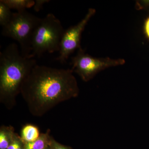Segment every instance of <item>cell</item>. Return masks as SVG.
<instances>
[{
	"label": "cell",
	"instance_id": "obj_1",
	"mask_svg": "<svg viewBox=\"0 0 149 149\" xmlns=\"http://www.w3.org/2000/svg\"><path fill=\"white\" fill-rule=\"evenodd\" d=\"M71 69L36 65L24 79L20 93L32 115L42 116L63 102L79 95L77 80Z\"/></svg>",
	"mask_w": 149,
	"mask_h": 149
},
{
	"label": "cell",
	"instance_id": "obj_2",
	"mask_svg": "<svg viewBox=\"0 0 149 149\" xmlns=\"http://www.w3.org/2000/svg\"><path fill=\"white\" fill-rule=\"evenodd\" d=\"M34 58L22 55L15 43L10 44L0 52V98L13 101L20 93L22 83L37 65Z\"/></svg>",
	"mask_w": 149,
	"mask_h": 149
},
{
	"label": "cell",
	"instance_id": "obj_3",
	"mask_svg": "<svg viewBox=\"0 0 149 149\" xmlns=\"http://www.w3.org/2000/svg\"><path fill=\"white\" fill-rule=\"evenodd\" d=\"M65 29L61 22L53 14L41 19L32 37V51L29 58L40 57L46 52H59Z\"/></svg>",
	"mask_w": 149,
	"mask_h": 149
},
{
	"label": "cell",
	"instance_id": "obj_4",
	"mask_svg": "<svg viewBox=\"0 0 149 149\" xmlns=\"http://www.w3.org/2000/svg\"><path fill=\"white\" fill-rule=\"evenodd\" d=\"M41 19L26 10L13 13L9 23L3 27L2 35L17 41L22 55L29 58L32 37Z\"/></svg>",
	"mask_w": 149,
	"mask_h": 149
},
{
	"label": "cell",
	"instance_id": "obj_5",
	"mask_svg": "<svg viewBox=\"0 0 149 149\" xmlns=\"http://www.w3.org/2000/svg\"><path fill=\"white\" fill-rule=\"evenodd\" d=\"M125 63V60L122 58L94 57L86 53L81 48L77 50L76 55L71 59V70L83 81L88 82L100 71L113 67L123 65Z\"/></svg>",
	"mask_w": 149,
	"mask_h": 149
},
{
	"label": "cell",
	"instance_id": "obj_6",
	"mask_svg": "<svg viewBox=\"0 0 149 149\" xmlns=\"http://www.w3.org/2000/svg\"><path fill=\"white\" fill-rule=\"evenodd\" d=\"M96 12L95 9L89 8L84 18L79 23L65 30L61 42L59 55L56 58L61 63H66L71 54L76 50L82 48L81 40L82 33Z\"/></svg>",
	"mask_w": 149,
	"mask_h": 149
},
{
	"label": "cell",
	"instance_id": "obj_7",
	"mask_svg": "<svg viewBox=\"0 0 149 149\" xmlns=\"http://www.w3.org/2000/svg\"><path fill=\"white\" fill-rule=\"evenodd\" d=\"M40 135L37 127L32 124H27L22 129L20 137L25 144L36 141L40 137Z\"/></svg>",
	"mask_w": 149,
	"mask_h": 149
},
{
	"label": "cell",
	"instance_id": "obj_8",
	"mask_svg": "<svg viewBox=\"0 0 149 149\" xmlns=\"http://www.w3.org/2000/svg\"><path fill=\"white\" fill-rule=\"evenodd\" d=\"M49 133L50 130H48L46 133L41 134L36 141L24 144V149H45L49 146L52 138Z\"/></svg>",
	"mask_w": 149,
	"mask_h": 149
},
{
	"label": "cell",
	"instance_id": "obj_9",
	"mask_svg": "<svg viewBox=\"0 0 149 149\" xmlns=\"http://www.w3.org/2000/svg\"><path fill=\"white\" fill-rule=\"evenodd\" d=\"M10 9L16 10L17 12L26 10L33 7L35 1L33 0H1Z\"/></svg>",
	"mask_w": 149,
	"mask_h": 149
},
{
	"label": "cell",
	"instance_id": "obj_10",
	"mask_svg": "<svg viewBox=\"0 0 149 149\" xmlns=\"http://www.w3.org/2000/svg\"><path fill=\"white\" fill-rule=\"evenodd\" d=\"M13 128L2 126L0 128V149H7L15 134Z\"/></svg>",
	"mask_w": 149,
	"mask_h": 149
},
{
	"label": "cell",
	"instance_id": "obj_11",
	"mask_svg": "<svg viewBox=\"0 0 149 149\" xmlns=\"http://www.w3.org/2000/svg\"><path fill=\"white\" fill-rule=\"evenodd\" d=\"M13 13L11 9L4 3L0 1V25L4 27L9 23Z\"/></svg>",
	"mask_w": 149,
	"mask_h": 149
},
{
	"label": "cell",
	"instance_id": "obj_12",
	"mask_svg": "<svg viewBox=\"0 0 149 149\" xmlns=\"http://www.w3.org/2000/svg\"><path fill=\"white\" fill-rule=\"evenodd\" d=\"M24 143L20 136L15 133L7 149H24Z\"/></svg>",
	"mask_w": 149,
	"mask_h": 149
},
{
	"label": "cell",
	"instance_id": "obj_13",
	"mask_svg": "<svg viewBox=\"0 0 149 149\" xmlns=\"http://www.w3.org/2000/svg\"><path fill=\"white\" fill-rule=\"evenodd\" d=\"M49 147L51 149H72L70 147L60 143L52 137L49 144Z\"/></svg>",
	"mask_w": 149,
	"mask_h": 149
},
{
	"label": "cell",
	"instance_id": "obj_14",
	"mask_svg": "<svg viewBox=\"0 0 149 149\" xmlns=\"http://www.w3.org/2000/svg\"><path fill=\"white\" fill-rule=\"evenodd\" d=\"M136 8L138 10L149 9V1H139L136 2Z\"/></svg>",
	"mask_w": 149,
	"mask_h": 149
},
{
	"label": "cell",
	"instance_id": "obj_15",
	"mask_svg": "<svg viewBox=\"0 0 149 149\" xmlns=\"http://www.w3.org/2000/svg\"><path fill=\"white\" fill-rule=\"evenodd\" d=\"M35 3L33 6L34 10L36 12L40 11L43 8V5L46 3H49L50 1L49 0H35Z\"/></svg>",
	"mask_w": 149,
	"mask_h": 149
},
{
	"label": "cell",
	"instance_id": "obj_16",
	"mask_svg": "<svg viewBox=\"0 0 149 149\" xmlns=\"http://www.w3.org/2000/svg\"><path fill=\"white\" fill-rule=\"evenodd\" d=\"M143 30L145 36L149 40V16L144 22Z\"/></svg>",
	"mask_w": 149,
	"mask_h": 149
},
{
	"label": "cell",
	"instance_id": "obj_17",
	"mask_svg": "<svg viewBox=\"0 0 149 149\" xmlns=\"http://www.w3.org/2000/svg\"><path fill=\"white\" fill-rule=\"evenodd\" d=\"M51 149L50 148L49 146L47 147V148H46V149Z\"/></svg>",
	"mask_w": 149,
	"mask_h": 149
}]
</instances>
